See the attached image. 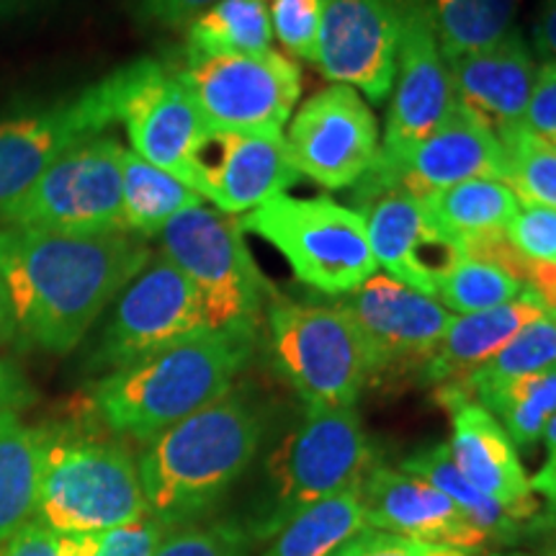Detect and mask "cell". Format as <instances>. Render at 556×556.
I'll return each mask as SVG.
<instances>
[{
  "mask_svg": "<svg viewBox=\"0 0 556 556\" xmlns=\"http://www.w3.org/2000/svg\"><path fill=\"white\" fill-rule=\"evenodd\" d=\"M150 263V245L131 232L60 235L0 227V278L13 330L26 345L70 353L103 309Z\"/></svg>",
  "mask_w": 556,
  "mask_h": 556,
  "instance_id": "6da1fadb",
  "label": "cell"
},
{
  "mask_svg": "<svg viewBox=\"0 0 556 556\" xmlns=\"http://www.w3.org/2000/svg\"><path fill=\"white\" fill-rule=\"evenodd\" d=\"M263 438L266 415L242 392L160 433L137 458L148 516L168 531L204 523L250 469Z\"/></svg>",
  "mask_w": 556,
  "mask_h": 556,
  "instance_id": "7a4b0ae2",
  "label": "cell"
},
{
  "mask_svg": "<svg viewBox=\"0 0 556 556\" xmlns=\"http://www.w3.org/2000/svg\"><path fill=\"white\" fill-rule=\"evenodd\" d=\"M253 343L250 332L225 330L160 348L96 381L88 392V413L116 438L155 441L232 392Z\"/></svg>",
  "mask_w": 556,
  "mask_h": 556,
  "instance_id": "3957f363",
  "label": "cell"
},
{
  "mask_svg": "<svg viewBox=\"0 0 556 556\" xmlns=\"http://www.w3.org/2000/svg\"><path fill=\"white\" fill-rule=\"evenodd\" d=\"M148 516L131 451L114 433L41 428L37 520L54 533H103Z\"/></svg>",
  "mask_w": 556,
  "mask_h": 556,
  "instance_id": "277c9868",
  "label": "cell"
},
{
  "mask_svg": "<svg viewBox=\"0 0 556 556\" xmlns=\"http://www.w3.org/2000/svg\"><path fill=\"white\" fill-rule=\"evenodd\" d=\"M374 464L377 451L356 407H304L302 420L270 451L248 536L270 541L302 510L358 486Z\"/></svg>",
  "mask_w": 556,
  "mask_h": 556,
  "instance_id": "5b68a950",
  "label": "cell"
},
{
  "mask_svg": "<svg viewBox=\"0 0 556 556\" xmlns=\"http://www.w3.org/2000/svg\"><path fill=\"white\" fill-rule=\"evenodd\" d=\"M238 222L242 232L274 245L299 281L323 294H351L379 268L361 212L328 197L278 193Z\"/></svg>",
  "mask_w": 556,
  "mask_h": 556,
  "instance_id": "8992f818",
  "label": "cell"
},
{
  "mask_svg": "<svg viewBox=\"0 0 556 556\" xmlns=\"http://www.w3.org/2000/svg\"><path fill=\"white\" fill-rule=\"evenodd\" d=\"M268 348L304 407H356L371 384L366 343L343 304L270 302Z\"/></svg>",
  "mask_w": 556,
  "mask_h": 556,
  "instance_id": "52a82bcc",
  "label": "cell"
},
{
  "mask_svg": "<svg viewBox=\"0 0 556 556\" xmlns=\"http://www.w3.org/2000/svg\"><path fill=\"white\" fill-rule=\"evenodd\" d=\"M157 238L165 258L197 287L212 330L255 336L268 287L240 222L199 204L170 219Z\"/></svg>",
  "mask_w": 556,
  "mask_h": 556,
  "instance_id": "ba28073f",
  "label": "cell"
},
{
  "mask_svg": "<svg viewBox=\"0 0 556 556\" xmlns=\"http://www.w3.org/2000/svg\"><path fill=\"white\" fill-rule=\"evenodd\" d=\"M119 139L99 135L62 152L16 199L0 206V227L60 235L127 232Z\"/></svg>",
  "mask_w": 556,
  "mask_h": 556,
  "instance_id": "9c48e42d",
  "label": "cell"
},
{
  "mask_svg": "<svg viewBox=\"0 0 556 556\" xmlns=\"http://www.w3.org/2000/svg\"><path fill=\"white\" fill-rule=\"evenodd\" d=\"M173 75L197 103L206 129L281 135L302 93V70L276 50L180 58Z\"/></svg>",
  "mask_w": 556,
  "mask_h": 556,
  "instance_id": "30bf717a",
  "label": "cell"
},
{
  "mask_svg": "<svg viewBox=\"0 0 556 556\" xmlns=\"http://www.w3.org/2000/svg\"><path fill=\"white\" fill-rule=\"evenodd\" d=\"M471 178H507V152L495 127L475 109L458 101L446 122L420 142L381 150L356 184L361 204L379 193L400 189L426 199Z\"/></svg>",
  "mask_w": 556,
  "mask_h": 556,
  "instance_id": "8fae6325",
  "label": "cell"
},
{
  "mask_svg": "<svg viewBox=\"0 0 556 556\" xmlns=\"http://www.w3.org/2000/svg\"><path fill=\"white\" fill-rule=\"evenodd\" d=\"M204 332L217 330L208 325L197 287L160 253L114 299V309L96 340L90 368L116 371L160 348Z\"/></svg>",
  "mask_w": 556,
  "mask_h": 556,
  "instance_id": "7c38bea8",
  "label": "cell"
},
{
  "mask_svg": "<svg viewBox=\"0 0 556 556\" xmlns=\"http://www.w3.org/2000/svg\"><path fill=\"white\" fill-rule=\"evenodd\" d=\"M106 86L114 124H124L131 152L180 178L206 124L173 70L160 60H137L106 75Z\"/></svg>",
  "mask_w": 556,
  "mask_h": 556,
  "instance_id": "4fadbf2b",
  "label": "cell"
},
{
  "mask_svg": "<svg viewBox=\"0 0 556 556\" xmlns=\"http://www.w3.org/2000/svg\"><path fill=\"white\" fill-rule=\"evenodd\" d=\"M340 304L366 343L371 384L405 374L420 379L422 366L433 356L438 340L454 317L438 299L420 294L387 274H374Z\"/></svg>",
  "mask_w": 556,
  "mask_h": 556,
  "instance_id": "5bb4252c",
  "label": "cell"
},
{
  "mask_svg": "<svg viewBox=\"0 0 556 556\" xmlns=\"http://www.w3.org/2000/svg\"><path fill=\"white\" fill-rule=\"evenodd\" d=\"M283 142L299 176L317 180L325 189L356 186L379 155L371 109L356 88L340 83L317 90L296 111Z\"/></svg>",
  "mask_w": 556,
  "mask_h": 556,
  "instance_id": "9a60e30c",
  "label": "cell"
},
{
  "mask_svg": "<svg viewBox=\"0 0 556 556\" xmlns=\"http://www.w3.org/2000/svg\"><path fill=\"white\" fill-rule=\"evenodd\" d=\"M180 180L232 217L287 191L299 173L283 135L206 129L186 157Z\"/></svg>",
  "mask_w": 556,
  "mask_h": 556,
  "instance_id": "2e32d148",
  "label": "cell"
},
{
  "mask_svg": "<svg viewBox=\"0 0 556 556\" xmlns=\"http://www.w3.org/2000/svg\"><path fill=\"white\" fill-rule=\"evenodd\" d=\"M397 11V88L387 111L381 150L420 142L462 101L426 0H394Z\"/></svg>",
  "mask_w": 556,
  "mask_h": 556,
  "instance_id": "e0dca14e",
  "label": "cell"
},
{
  "mask_svg": "<svg viewBox=\"0 0 556 556\" xmlns=\"http://www.w3.org/2000/svg\"><path fill=\"white\" fill-rule=\"evenodd\" d=\"M438 402L448 413V454L471 484L526 528L541 516V503L531 486V477L520 464L516 443L500 420L469 394L456 387H438Z\"/></svg>",
  "mask_w": 556,
  "mask_h": 556,
  "instance_id": "ac0fdd59",
  "label": "cell"
},
{
  "mask_svg": "<svg viewBox=\"0 0 556 556\" xmlns=\"http://www.w3.org/2000/svg\"><path fill=\"white\" fill-rule=\"evenodd\" d=\"M114 124L106 78L70 101L0 122V206L26 191L62 152Z\"/></svg>",
  "mask_w": 556,
  "mask_h": 556,
  "instance_id": "d6986e66",
  "label": "cell"
},
{
  "mask_svg": "<svg viewBox=\"0 0 556 556\" xmlns=\"http://www.w3.org/2000/svg\"><path fill=\"white\" fill-rule=\"evenodd\" d=\"M361 217L379 266L420 294L435 299L441 283L464 261L462 245L435 225L422 199L413 193H379L364 201Z\"/></svg>",
  "mask_w": 556,
  "mask_h": 556,
  "instance_id": "ffe728a7",
  "label": "cell"
},
{
  "mask_svg": "<svg viewBox=\"0 0 556 556\" xmlns=\"http://www.w3.org/2000/svg\"><path fill=\"white\" fill-rule=\"evenodd\" d=\"M317 65L325 78L387 101L397 70L394 0H330L319 29Z\"/></svg>",
  "mask_w": 556,
  "mask_h": 556,
  "instance_id": "44dd1931",
  "label": "cell"
},
{
  "mask_svg": "<svg viewBox=\"0 0 556 556\" xmlns=\"http://www.w3.org/2000/svg\"><path fill=\"white\" fill-rule=\"evenodd\" d=\"M361 500L371 531L469 552H482L490 546L484 533L464 516L462 507L451 503L426 479L402 469L374 464L361 482Z\"/></svg>",
  "mask_w": 556,
  "mask_h": 556,
  "instance_id": "7402d4cb",
  "label": "cell"
},
{
  "mask_svg": "<svg viewBox=\"0 0 556 556\" xmlns=\"http://www.w3.org/2000/svg\"><path fill=\"white\" fill-rule=\"evenodd\" d=\"M458 99L484 116L492 127L503 129L523 122L536 60L518 29H510L495 45L448 60Z\"/></svg>",
  "mask_w": 556,
  "mask_h": 556,
  "instance_id": "603a6c76",
  "label": "cell"
},
{
  "mask_svg": "<svg viewBox=\"0 0 556 556\" xmlns=\"http://www.w3.org/2000/svg\"><path fill=\"white\" fill-rule=\"evenodd\" d=\"M544 315V304L526 289L518 299L500 307L451 317V325L438 340L433 356L422 366L420 381L435 389L456 384L503 351L526 325Z\"/></svg>",
  "mask_w": 556,
  "mask_h": 556,
  "instance_id": "cb8c5ba5",
  "label": "cell"
},
{
  "mask_svg": "<svg viewBox=\"0 0 556 556\" xmlns=\"http://www.w3.org/2000/svg\"><path fill=\"white\" fill-rule=\"evenodd\" d=\"M428 214L458 245L507 235V225L518 214L520 199L503 180L471 178L422 199Z\"/></svg>",
  "mask_w": 556,
  "mask_h": 556,
  "instance_id": "d4e9b609",
  "label": "cell"
},
{
  "mask_svg": "<svg viewBox=\"0 0 556 556\" xmlns=\"http://www.w3.org/2000/svg\"><path fill=\"white\" fill-rule=\"evenodd\" d=\"M204 204L191 186L124 148L122 152V206L127 232L148 240L165 229L180 212Z\"/></svg>",
  "mask_w": 556,
  "mask_h": 556,
  "instance_id": "484cf974",
  "label": "cell"
},
{
  "mask_svg": "<svg viewBox=\"0 0 556 556\" xmlns=\"http://www.w3.org/2000/svg\"><path fill=\"white\" fill-rule=\"evenodd\" d=\"M274 45L268 0H219L186 24L180 58L258 54Z\"/></svg>",
  "mask_w": 556,
  "mask_h": 556,
  "instance_id": "4316f807",
  "label": "cell"
},
{
  "mask_svg": "<svg viewBox=\"0 0 556 556\" xmlns=\"http://www.w3.org/2000/svg\"><path fill=\"white\" fill-rule=\"evenodd\" d=\"M41 475V428L0 415V544L37 516Z\"/></svg>",
  "mask_w": 556,
  "mask_h": 556,
  "instance_id": "83f0119b",
  "label": "cell"
},
{
  "mask_svg": "<svg viewBox=\"0 0 556 556\" xmlns=\"http://www.w3.org/2000/svg\"><path fill=\"white\" fill-rule=\"evenodd\" d=\"M400 469L413 477L426 479L428 484L441 490L451 503L462 507L464 516L484 533L490 546H507L523 536L526 526L507 516L495 500L486 497L477 484H471L469 479L458 471L454 458L448 454L446 443H430V446L415 451L413 456H407L405 462L400 464Z\"/></svg>",
  "mask_w": 556,
  "mask_h": 556,
  "instance_id": "f1b7e54d",
  "label": "cell"
},
{
  "mask_svg": "<svg viewBox=\"0 0 556 556\" xmlns=\"http://www.w3.org/2000/svg\"><path fill=\"white\" fill-rule=\"evenodd\" d=\"M368 528L361 484L307 507L270 539L263 556H332Z\"/></svg>",
  "mask_w": 556,
  "mask_h": 556,
  "instance_id": "f546056e",
  "label": "cell"
},
{
  "mask_svg": "<svg viewBox=\"0 0 556 556\" xmlns=\"http://www.w3.org/2000/svg\"><path fill=\"white\" fill-rule=\"evenodd\" d=\"M556 364V315L546 312L544 317L533 319L531 325H526L516 338L507 343L503 351L495 353L486 364H482L477 371H471L469 377L456 381L458 392L469 394L471 400L482 402L490 397L492 392L503 389L510 381L528 374L544 371V368Z\"/></svg>",
  "mask_w": 556,
  "mask_h": 556,
  "instance_id": "4dcf8cb0",
  "label": "cell"
},
{
  "mask_svg": "<svg viewBox=\"0 0 556 556\" xmlns=\"http://www.w3.org/2000/svg\"><path fill=\"white\" fill-rule=\"evenodd\" d=\"M446 60L495 45L513 29L518 0H426Z\"/></svg>",
  "mask_w": 556,
  "mask_h": 556,
  "instance_id": "1f68e13d",
  "label": "cell"
},
{
  "mask_svg": "<svg viewBox=\"0 0 556 556\" xmlns=\"http://www.w3.org/2000/svg\"><path fill=\"white\" fill-rule=\"evenodd\" d=\"M479 405L497 417L516 448H531L556 417V364L510 381Z\"/></svg>",
  "mask_w": 556,
  "mask_h": 556,
  "instance_id": "d6a6232c",
  "label": "cell"
},
{
  "mask_svg": "<svg viewBox=\"0 0 556 556\" xmlns=\"http://www.w3.org/2000/svg\"><path fill=\"white\" fill-rule=\"evenodd\" d=\"M507 152V178L520 204L546 206L556 212V148L531 135L523 124L497 129Z\"/></svg>",
  "mask_w": 556,
  "mask_h": 556,
  "instance_id": "836d02e7",
  "label": "cell"
},
{
  "mask_svg": "<svg viewBox=\"0 0 556 556\" xmlns=\"http://www.w3.org/2000/svg\"><path fill=\"white\" fill-rule=\"evenodd\" d=\"M523 291L526 283L518 281L510 270L497 266V263L464 255V261L451 270L441 289L435 291V299L456 315H475V312L513 302Z\"/></svg>",
  "mask_w": 556,
  "mask_h": 556,
  "instance_id": "e575fe53",
  "label": "cell"
},
{
  "mask_svg": "<svg viewBox=\"0 0 556 556\" xmlns=\"http://www.w3.org/2000/svg\"><path fill=\"white\" fill-rule=\"evenodd\" d=\"M245 526L235 520H214L170 531L152 556H248Z\"/></svg>",
  "mask_w": 556,
  "mask_h": 556,
  "instance_id": "d590c367",
  "label": "cell"
},
{
  "mask_svg": "<svg viewBox=\"0 0 556 556\" xmlns=\"http://www.w3.org/2000/svg\"><path fill=\"white\" fill-rule=\"evenodd\" d=\"M330 0H268L274 37L299 60L317 62L319 29Z\"/></svg>",
  "mask_w": 556,
  "mask_h": 556,
  "instance_id": "8d00e7d4",
  "label": "cell"
},
{
  "mask_svg": "<svg viewBox=\"0 0 556 556\" xmlns=\"http://www.w3.org/2000/svg\"><path fill=\"white\" fill-rule=\"evenodd\" d=\"M507 242L520 258L531 263H556V212L546 206L520 204L507 225Z\"/></svg>",
  "mask_w": 556,
  "mask_h": 556,
  "instance_id": "74e56055",
  "label": "cell"
},
{
  "mask_svg": "<svg viewBox=\"0 0 556 556\" xmlns=\"http://www.w3.org/2000/svg\"><path fill=\"white\" fill-rule=\"evenodd\" d=\"M332 556H479V552L458 546L443 544H426V541H415L405 536H394V533L381 531H361L348 544H343Z\"/></svg>",
  "mask_w": 556,
  "mask_h": 556,
  "instance_id": "f35d334b",
  "label": "cell"
},
{
  "mask_svg": "<svg viewBox=\"0 0 556 556\" xmlns=\"http://www.w3.org/2000/svg\"><path fill=\"white\" fill-rule=\"evenodd\" d=\"M168 533L170 531L163 523L144 516L135 520V523L103 531L96 556H152Z\"/></svg>",
  "mask_w": 556,
  "mask_h": 556,
  "instance_id": "ab89813d",
  "label": "cell"
},
{
  "mask_svg": "<svg viewBox=\"0 0 556 556\" xmlns=\"http://www.w3.org/2000/svg\"><path fill=\"white\" fill-rule=\"evenodd\" d=\"M520 124L556 148V62H544L536 67V80Z\"/></svg>",
  "mask_w": 556,
  "mask_h": 556,
  "instance_id": "60d3db41",
  "label": "cell"
},
{
  "mask_svg": "<svg viewBox=\"0 0 556 556\" xmlns=\"http://www.w3.org/2000/svg\"><path fill=\"white\" fill-rule=\"evenodd\" d=\"M219 0H131V11L142 24L160 29H180Z\"/></svg>",
  "mask_w": 556,
  "mask_h": 556,
  "instance_id": "b9f144b4",
  "label": "cell"
},
{
  "mask_svg": "<svg viewBox=\"0 0 556 556\" xmlns=\"http://www.w3.org/2000/svg\"><path fill=\"white\" fill-rule=\"evenodd\" d=\"M0 556H60L54 531H50L37 518L21 526L11 539L0 544Z\"/></svg>",
  "mask_w": 556,
  "mask_h": 556,
  "instance_id": "7bdbcfd3",
  "label": "cell"
},
{
  "mask_svg": "<svg viewBox=\"0 0 556 556\" xmlns=\"http://www.w3.org/2000/svg\"><path fill=\"white\" fill-rule=\"evenodd\" d=\"M34 402V389L11 361L0 358V415L18 413Z\"/></svg>",
  "mask_w": 556,
  "mask_h": 556,
  "instance_id": "ee69618b",
  "label": "cell"
},
{
  "mask_svg": "<svg viewBox=\"0 0 556 556\" xmlns=\"http://www.w3.org/2000/svg\"><path fill=\"white\" fill-rule=\"evenodd\" d=\"M544 443H546V458L536 475L531 477V486L533 492H536V497L541 495V500L546 503L548 516H556V417L548 422Z\"/></svg>",
  "mask_w": 556,
  "mask_h": 556,
  "instance_id": "f6af8a7d",
  "label": "cell"
},
{
  "mask_svg": "<svg viewBox=\"0 0 556 556\" xmlns=\"http://www.w3.org/2000/svg\"><path fill=\"white\" fill-rule=\"evenodd\" d=\"M533 45L546 62H556V0H544L533 21Z\"/></svg>",
  "mask_w": 556,
  "mask_h": 556,
  "instance_id": "bcb514c9",
  "label": "cell"
},
{
  "mask_svg": "<svg viewBox=\"0 0 556 556\" xmlns=\"http://www.w3.org/2000/svg\"><path fill=\"white\" fill-rule=\"evenodd\" d=\"M103 533H54L60 556H96Z\"/></svg>",
  "mask_w": 556,
  "mask_h": 556,
  "instance_id": "7dc6e473",
  "label": "cell"
},
{
  "mask_svg": "<svg viewBox=\"0 0 556 556\" xmlns=\"http://www.w3.org/2000/svg\"><path fill=\"white\" fill-rule=\"evenodd\" d=\"M47 3H50V0H0V24L16 21L21 16H26V13L45 9Z\"/></svg>",
  "mask_w": 556,
  "mask_h": 556,
  "instance_id": "c3c4849f",
  "label": "cell"
},
{
  "mask_svg": "<svg viewBox=\"0 0 556 556\" xmlns=\"http://www.w3.org/2000/svg\"><path fill=\"white\" fill-rule=\"evenodd\" d=\"M13 336H16V330H13L9 291H5L3 278H0V343H5V340H11Z\"/></svg>",
  "mask_w": 556,
  "mask_h": 556,
  "instance_id": "681fc988",
  "label": "cell"
},
{
  "mask_svg": "<svg viewBox=\"0 0 556 556\" xmlns=\"http://www.w3.org/2000/svg\"><path fill=\"white\" fill-rule=\"evenodd\" d=\"M533 528H539V531L548 533V548H546V556H556V516H539L536 523Z\"/></svg>",
  "mask_w": 556,
  "mask_h": 556,
  "instance_id": "f907efd6",
  "label": "cell"
},
{
  "mask_svg": "<svg viewBox=\"0 0 556 556\" xmlns=\"http://www.w3.org/2000/svg\"><path fill=\"white\" fill-rule=\"evenodd\" d=\"M486 556H531V554H520V552H495V554H486Z\"/></svg>",
  "mask_w": 556,
  "mask_h": 556,
  "instance_id": "816d5d0a",
  "label": "cell"
}]
</instances>
